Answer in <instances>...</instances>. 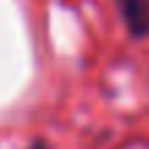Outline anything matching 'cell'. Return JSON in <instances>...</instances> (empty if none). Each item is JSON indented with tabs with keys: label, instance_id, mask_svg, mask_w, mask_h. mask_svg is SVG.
Returning a JSON list of instances; mask_svg holds the SVG:
<instances>
[{
	"label": "cell",
	"instance_id": "obj_1",
	"mask_svg": "<svg viewBox=\"0 0 149 149\" xmlns=\"http://www.w3.org/2000/svg\"><path fill=\"white\" fill-rule=\"evenodd\" d=\"M130 39H149V0H113Z\"/></svg>",
	"mask_w": 149,
	"mask_h": 149
},
{
	"label": "cell",
	"instance_id": "obj_2",
	"mask_svg": "<svg viewBox=\"0 0 149 149\" xmlns=\"http://www.w3.org/2000/svg\"><path fill=\"white\" fill-rule=\"evenodd\" d=\"M25 149H53V146H50L44 138H33V141H31V144H28Z\"/></svg>",
	"mask_w": 149,
	"mask_h": 149
}]
</instances>
